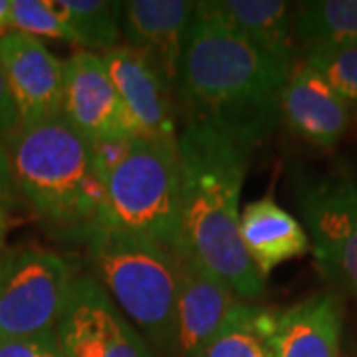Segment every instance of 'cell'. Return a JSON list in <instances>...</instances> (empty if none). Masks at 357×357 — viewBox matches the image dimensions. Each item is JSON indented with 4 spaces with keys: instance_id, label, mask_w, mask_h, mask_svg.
Masks as SVG:
<instances>
[{
    "instance_id": "6da1fadb",
    "label": "cell",
    "mask_w": 357,
    "mask_h": 357,
    "mask_svg": "<svg viewBox=\"0 0 357 357\" xmlns=\"http://www.w3.org/2000/svg\"><path fill=\"white\" fill-rule=\"evenodd\" d=\"M292 70L197 2L175 84L183 126H206L252 151L280 119Z\"/></svg>"
},
{
    "instance_id": "7a4b0ae2",
    "label": "cell",
    "mask_w": 357,
    "mask_h": 357,
    "mask_svg": "<svg viewBox=\"0 0 357 357\" xmlns=\"http://www.w3.org/2000/svg\"><path fill=\"white\" fill-rule=\"evenodd\" d=\"M181 232L175 250L191 256L229 284L241 300L264 294L266 280L241 241V191L250 149L206 126H183L177 135Z\"/></svg>"
},
{
    "instance_id": "3957f363",
    "label": "cell",
    "mask_w": 357,
    "mask_h": 357,
    "mask_svg": "<svg viewBox=\"0 0 357 357\" xmlns=\"http://www.w3.org/2000/svg\"><path fill=\"white\" fill-rule=\"evenodd\" d=\"M4 149L16 191L48 232L84 244L103 203L88 141L54 115L20 126Z\"/></svg>"
},
{
    "instance_id": "277c9868",
    "label": "cell",
    "mask_w": 357,
    "mask_h": 357,
    "mask_svg": "<svg viewBox=\"0 0 357 357\" xmlns=\"http://www.w3.org/2000/svg\"><path fill=\"white\" fill-rule=\"evenodd\" d=\"M96 280L123 316L159 347H173L177 270L173 252L100 218L86 236Z\"/></svg>"
},
{
    "instance_id": "5b68a950",
    "label": "cell",
    "mask_w": 357,
    "mask_h": 357,
    "mask_svg": "<svg viewBox=\"0 0 357 357\" xmlns=\"http://www.w3.org/2000/svg\"><path fill=\"white\" fill-rule=\"evenodd\" d=\"M102 215L115 227L175 250L181 232L177 143L133 137L123 159L103 173Z\"/></svg>"
},
{
    "instance_id": "8992f818",
    "label": "cell",
    "mask_w": 357,
    "mask_h": 357,
    "mask_svg": "<svg viewBox=\"0 0 357 357\" xmlns=\"http://www.w3.org/2000/svg\"><path fill=\"white\" fill-rule=\"evenodd\" d=\"M76 276L74 264L52 250L20 248L2 255L0 342L54 332Z\"/></svg>"
},
{
    "instance_id": "52a82bcc",
    "label": "cell",
    "mask_w": 357,
    "mask_h": 357,
    "mask_svg": "<svg viewBox=\"0 0 357 357\" xmlns=\"http://www.w3.org/2000/svg\"><path fill=\"white\" fill-rule=\"evenodd\" d=\"M296 199L318 268L357 298V178L345 169L300 178Z\"/></svg>"
},
{
    "instance_id": "ba28073f",
    "label": "cell",
    "mask_w": 357,
    "mask_h": 357,
    "mask_svg": "<svg viewBox=\"0 0 357 357\" xmlns=\"http://www.w3.org/2000/svg\"><path fill=\"white\" fill-rule=\"evenodd\" d=\"M54 335L64 357H151L147 342L91 276H76Z\"/></svg>"
},
{
    "instance_id": "9c48e42d",
    "label": "cell",
    "mask_w": 357,
    "mask_h": 357,
    "mask_svg": "<svg viewBox=\"0 0 357 357\" xmlns=\"http://www.w3.org/2000/svg\"><path fill=\"white\" fill-rule=\"evenodd\" d=\"M60 115L89 145L135 137L102 56L76 50L64 62Z\"/></svg>"
},
{
    "instance_id": "30bf717a",
    "label": "cell",
    "mask_w": 357,
    "mask_h": 357,
    "mask_svg": "<svg viewBox=\"0 0 357 357\" xmlns=\"http://www.w3.org/2000/svg\"><path fill=\"white\" fill-rule=\"evenodd\" d=\"M135 137L177 143L175 89L145 56L119 44L102 54Z\"/></svg>"
},
{
    "instance_id": "8fae6325",
    "label": "cell",
    "mask_w": 357,
    "mask_h": 357,
    "mask_svg": "<svg viewBox=\"0 0 357 357\" xmlns=\"http://www.w3.org/2000/svg\"><path fill=\"white\" fill-rule=\"evenodd\" d=\"M0 68L18 112L20 126L60 115L64 62L44 42L22 32L0 38Z\"/></svg>"
},
{
    "instance_id": "7c38bea8",
    "label": "cell",
    "mask_w": 357,
    "mask_h": 357,
    "mask_svg": "<svg viewBox=\"0 0 357 357\" xmlns=\"http://www.w3.org/2000/svg\"><path fill=\"white\" fill-rule=\"evenodd\" d=\"M177 270L173 349L178 357H199L238 300L227 282L191 256L173 250Z\"/></svg>"
},
{
    "instance_id": "4fadbf2b",
    "label": "cell",
    "mask_w": 357,
    "mask_h": 357,
    "mask_svg": "<svg viewBox=\"0 0 357 357\" xmlns=\"http://www.w3.org/2000/svg\"><path fill=\"white\" fill-rule=\"evenodd\" d=\"M195 6L189 0L119 2V28L126 38L121 44L145 56L173 89Z\"/></svg>"
},
{
    "instance_id": "5bb4252c",
    "label": "cell",
    "mask_w": 357,
    "mask_h": 357,
    "mask_svg": "<svg viewBox=\"0 0 357 357\" xmlns=\"http://www.w3.org/2000/svg\"><path fill=\"white\" fill-rule=\"evenodd\" d=\"M351 112L335 89L306 62L294 66L282 89L280 119L298 139L333 149L349 129Z\"/></svg>"
},
{
    "instance_id": "9a60e30c",
    "label": "cell",
    "mask_w": 357,
    "mask_h": 357,
    "mask_svg": "<svg viewBox=\"0 0 357 357\" xmlns=\"http://www.w3.org/2000/svg\"><path fill=\"white\" fill-rule=\"evenodd\" d=\"M342 302L319 292L274 314L272 357H340Z\"/></svg>"
},
{
    "instance_id": "2e32d148",
    "label": "cell",
    "mask_w": 357,
    "mask_h": 357,
    "mask_svg": "<svg viewBox=\"0 0 357 357\" xmlns=\"http://www.w3.org/2000/svg\"><path fill=\"white\" fill-rule=\"evenodd\" d=\"M241 241L264 280L276 266L312 250L304 225L272 197H260L241 211Z\"/></svg>"
},
{
    "instance_id": "e0dca14e",
    "label": "cell",
    "mask_w": 357,
    "mask_h": 357,
    "mask_svg": "<svg viewBox=\"0 0 357 357\" xmlns=\"http://www.w3.org/2000/svg\"><path fill=\"white\" fill-rule=\"evenodd\" d=\"M203 8L260 46L294 64V8L282 0H206Z\"/></svg>"
},
{
    "instance_id": "ac0fdd59",
    "label": "cell",
    "mask_w": 357,
    "mask_h": 357,
    "mask_svg": "<svg viewBox=\"0 0 357 357\" xmlns=\"http://www.w3.org/2000/svg\"><path fill=\"white\" fill-rule=\"evenodd\" d=\"M294 40L304 50L357 44V0H312L294 6Z\"/></svg>"
},
{
    "instance_id": "d6986e66",
    "label": "cell",
    "mask_w": 357,
    "mask_h": 357,
    "mask_svg": "<svg viewBox=\"0 0 357 357\" xmlns=\"http://www.w3.org/2000/svg\"><path fill=\"white\" fill-rule=\"evenodd\" d=\"M272 330L274 314L270 310L236 300L199 357H272Z\"/></svg>"
},
{
    "instance_id": "ffe728a7",
    "label": "cell",
    "mask_w": 357,
    "mask_h": 357,
    "mask_svg": "<svg viewBox=\"0 0 357 357\" xmlns=\"http://www.w3.org/2000/svg\"><path fill=\"white\" fill-rule=\"evenodd\" d=\"M54 10L72 28L77 46L105 54L121 44L119 2L105 0H50Z\"/></svg>"
},
{
    "instance_id": "44dd1931",
    "label": "cell",
    "mask_w": 357,
    "mask_h": 357,
    "mask_svg": "<svg viewBox=\"0 0 357 357\" xmlns=\"http://www.w3.org/2000/svg\"><path fill=\"white\" fill-rule=\"evenodd\" d=\"M302 62L314 68L357 117V44L306 52Z\"/></svg>"
},
{
    "instance_id": "7402d4cb",
    "label": "cell",
    "mask_w": 357,
    "mask_h": 357,
    "mask_svg": "<svg viewBox=\"0 0 357 357\" xmlns=\"http://www.w3.org/2000/svg\"><path fill=\"white\" fill-rule=\"evenodd\" d=\"M13 30L32 38L64 40L76 44L77 40L64 18L54 10L50 0H13Z\"/></svg>"
},
{
    "instance_id": "603a6c76",
    "label": "cell",
    "mask_w": 357,
    "mask_h": 357,
    "mask_svg": "<svg viewBox=\"0 0 357 357\" xmlns=\"http://www.w3.org/2000/svg\"><path fill=\"white\" fill-rule=\"evenodd\" d=\"M0 357H64V354L54 332H50L34 337L4 340L0 342Z\"/></svg>"
},
{
    "instance_id": "cb8c5ba5",
    "label": "cell",
    "mask_w": 357,
    "mask_h": 357,
    "mask_svg": "<svg viewBox=\"0 0 357 357\" xmlns=\"http://www.w3.org/2000/svg\"><path fill=\"white\" fill-rule=\"evenodd\" d=\"M18 128H20L18 112H16L13 96L8 91L2 68H0V147H6L10 143Z\"/></svg>"
},
{
    "instance_id": "d4e9b609",
    "label": "cell",
    "mask_w": 357,
    "mask_h": 357,
    "mask_svg": "<svg viewBox=\"0 0 357 357\" xmlns=\"http://www.w3.org/2000/svg\"><path fill=\"white\" fill-rule=\"evenodd\" d=\"M20 195L16 191L14 185L13 171L8 165V157H6V149L0 147V204H4L6 208L18 203Z\"/></svg>"
},
{
    "instance_id": "484cf974",
    "label": "cell",
    "mask_w": 357,
    "mask_h": 357,
    "mask_svg": "<svg viewBox=\"0 0 357 357\" xmlns=\"http://www.w3.org/2000/svg\"><path fill=\"white\" fill-rule=\"evenodd\" d=\"M13 0H0V38H4L8 32H13Z\"/></svg>"
},
{
    "instance_id": "4316f807",
    "label": "cell",
    "mask_w": 357,
    "mask_h": 357,
    "mask_svg": "<svg viewBox=\"0 0 357 357\" xmlns=\"http://www.w3.org/2000/svg\"><path fill=\"white\" fill-rule=\"evenodd\" d=\"M6 230H8V208L0 204V241L4 238Z\"/></svg>"
},
{
    "instance_id": "83f0119b",
    "label": "cell",
    "mask_w": 357,
    "mask_h": 357,
    "mask_svg": "<svg viewBox=\"0 0 357 357\" xmlns=\"http://www.w3.org/2000/svg\"><path fill=\"white\" fill-rule=\"evenodd\" d=\"M0 268H2V255H0Z\"/></svg>"
}]
</instances>
